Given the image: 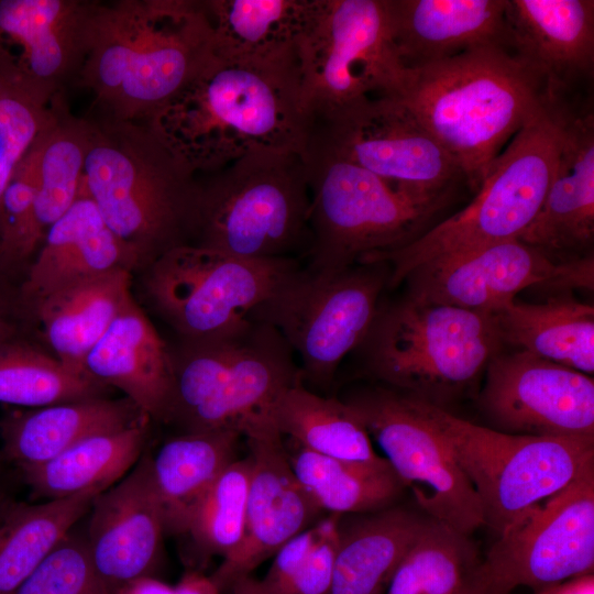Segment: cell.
<instances>
[{"label":"cell","mask_w":594,"mask_h":594,"mask_svg":"<svg viewBox=\"0 0 594 594\" xmlns=\"http://www.w3.org/2000/svg\"><path fill=\"white\" fill-rule=\"evenodd\" d=\"M508 46L561 96L594 68L593 0H507Z\"/></svg>","instance_id":"cell-23"},{"label":"cell","mask_w":594,"mask_h":594,"mask_svg":"<svg viewBox=\"0 0 594 594\" xmlns=\"http://www.w3.org/2000/svg\"><path fill=\"white\" fill-rule=\"evenodd\" d=\"M88 138L87 118L73 116L64 95H58L54 121L30 148L34 164V211L43 239L78 196Z\"/></svg>","instance_id":"cell-37"},{"label":"cell","mask_w":594,"mask_h":594,"mask_svg":"<svg viewBox=\"0 0 594 594\" xmlns=\"http://www.w3.org/2000/svg\"><path fill=\"white\" fill-rule=\"evenodd\" d=\"M108 389L35 346L26 334L0 342V403L41 408L107 397Z\"/></svg>","instance_id":"cell-38"},{"label":"cell","mask_w":594,"mask_h":594,"mask_svg":"<svg viewBox=\"0 0 594 594\" xmlns=\"http://www.w3.org/2000/svg\"><path fill=\"white\" fill-rule=\"evenodd\" d=\"M480 569V568H479ZM458 594H509L484 580L479 570L474 578Z\"/></svg>","instance_id":"cell-51"},{"label":"cell","mask_w":594,"mask_h":594,"mask_svg":"<svg viewBox=\"0 0 594 594\" xmlns=\"http://www.w3.org/2000/svg\"><path fill=\"white\" fill-rule=\"evenodd\" d=\"M34 198V164L29 150L15 167L0 204V272L18 283L43 241Z\"/></svg>","instance_id":"cell-41"},{"label":"cell","mask_w":594,"mask_h":594,"mask_svg":"<svg viewBox=\"0 0 594 594\" xmlns=\"http://www.w3.org/2000/svg\"><path fill=\"white\" fill-rule=\"evenodd\" d=\"M535 594H594V573L542 586L535 590Z\"/></svg>","instance_id":"cell-47"},{"label":"cell","mask_w":594,"mask_h":594,"mask_svg":"<svg viewBox=\"0 0 594 594\" xmlns=\"http://www.w3.org/2000/svg\"><path fill=\"white\" fill-rule=\"evenodd\" d=\"M14 594H111L98 575L86 538L72 529Z\"/></svg>","instance_id":"cell-43"},{"label":"cell","mask_w":594,"mask_h":594,"mask_svg":"<svg viewBox=\"0 0 594 594\" xmlns=\"http://www.w3.org/2000/svg\"><path fill=\"white\" fill-rule=\"evenodd\" d=\"M569 110L559 96L512 139L495 158L474 199L399 249L363 257L385 263L387 286L395 287L418 266L519 239L538 213L552 179Z\"/></svg>","instance_id":"cell-5"},{"label":"cell","mask_w":594,"mask_h":594,"mask_svg":"<svg viewBox=\"0 0 594 594\" xmlns=\"http://www.w3.org/2000/svg\"><path fill=\"white\" fill-rule=\"evenodd\" d=\"M96 1L0 0V68L52 101L84 64Z\"/></svg>","instance_id":"cell-20"},{"label":"cell","mask_w":594,"mask_h":594,"mask_svg":"<svg viewBox=\"0 0 594 594\" xmlns=\"http://www.w3.org/2000/svg\"><path fill=\"white\" fill-rule=\"evenodd\" d=\"M287 450L290 466L321 512L340 516L367 514L392 506L405 485L389 462H353L324 457L297 443Z\"/></svg>","instance_id":"cell-36"},{"label":"cell","mask_w":594,"mask_h":594,"mask_svg":"<svg viewBox=\"0 0 594 594\" xmlns=\"http://www.w3.org/2000/svg\"><path fill=\"white\" fill-rule=\"evenodd\" d=\"M85 535L92 564L112 594L122 584L152 575L165 532L162 507L153 484L150 455L91 504Z\"/></svg>","instance_id":"cell-21"},{"label":"cell","mask_w":594,"mask_h":594,"mask_svg":"<svg viewBox=\"0 0 594 594\" xmlns=\"http://www.w3.org/2000/svg\"><path fill=\"white\" fill-rule=\"evenodd\" d=\"M503 344L494 315L407 295L380 307L358 349L372 377L443 408L475 383Z\"/></svg>","instance_id":"cell-8"},{"label":"cell","mask_w":594,"mask_h":594,"mask_svg":"<svg viewBox=\"0 0 594 594\" xmlns=\"http://www.w3.org/2000/svg\"><path fill=\"white\" fill-rule=\"evenodd\" d=\"M252 462L250 455L234 460L216 477L193 509L185 534L206 554H232L245 526Z\"/></svg>","instance_id":"cell-40"},{"label":"cell","mask_w":594,"mask_h":594,"mask_svg":"<svg viewBox=\"0 0 594 594\" xmlns=\"http://www.w3.org/2000/svg\"><path fill=\"white\" fill-rule=\"evenodd\" d=\"M395 97L477 191L502 146L546 106L542 80L498 46L405 67Z\"/></svg>","instance_id":"cell-3"},{"label":"cell","mask_w":594,"mask_h":594,"mask_svg":"<svg viewBox=\"0 0 594 594\" xmlns=\"http://www.w3.org/2000/svg\"><path fill=\"white\" fill-rule=\"evenodd\" d=\"M296 51L302 102L312 121L374 94L394 95L405 69L387 0H320Z\"/></svg>","instance_id":"cell-13"},{"label":"cell","mask_w":594,"mask_h":594,"mask_svg":"<svg viewBox=\"0 0 594 594\" xmlns=\"http://www.w3.org/2000/svg\"><path fill=\"white\" fill-rule=\"evenodd\" d=\"M143 123L194 175L264 150L305 156L312 128L297 53L261 62L215 56Z\"/></svg>","instance_id":"cell-1"},{"label":"cell","mask_w":594,"mask_h":594,"mask_svg":"<svg viewBox=\"0 0 594 594\" xmlns=\"http://www.w3.org/2000/svg\"><path fill=\"white\" fill-rule=\"evenodd\" d=\"M100 494L88 491L37 504L0 503V594H14L74 529Z\"/></svg>","instance_id":"cell-34"},{"label":"cell","mask_w":594,"mask_h":594,"mask_svg":"<svg viewBox=\"0 0 594 594\" xmlns=\"http://www.w3.org/2000/svg\"><path fill=\"white\" fill-rule=\"evenodd\" d=\"M130 287L128 271L67 285L26 308L29 326L36 327L53 356L72 371L86 374V356L132 297Z\"/></svg>","instance_id":"cell-27"},{"label":"cell","mask_w":594,"mask_h":594,"mask_svg":"<svg viewBox=\"0 0 594 594\" xmlns=\"http://www.w3.org/2000/svg\"><path fill=\"white\" fill-rule=\"evenodd\" d=\"M202 175L196 176L188 244L254 260L294 257L309 245L302 155L264 150Z\"/></svg>","instance_id":"cell-7"},{"label":"cell","mask_w":594,"mask_h":594,"mask_svg":"<svg viewBox=\"0 0 594 594\" xmlns=\"http://www.w3.org/2000/svg\"><path fill=\"white\" fill-rule=\"evenodd\" d=\"M29 321L21 299L20 284L0 272V342L26 334Z\"/></svg>","instance_id":"cell-46"},{"label":"cell","mask_w":594,"mask_h":594,"mask_svg":"<svg viewBox=\"0 0 594 594\" xmlns=\"http://www.w3.org/2000/svg\"><path fill=\"white\" fill-rule=\"evenodd\" d=\"M593 254L554 261L518 239L435 258L405 280L408 296L465 310L495 315L525 288L541 285L560 294L593 288Z\"/></svg>","instance_id":"cell-17"},{"label":"cell","mask_w":594,"mask_h":594,"mask_svg":"<svg viewBox=\"0 0 594 594\" xmlns=\"http://www.w3.org/2000/svg\"><path fill=\"white\" fill-rule=\"evenodd\" d=\"M310 189L306 270L332 274L410 243L446 204L419 201L315 144L304 156Z\"/></svg>","instance_id":"cell-9"},{"label":"cell","mask_w":594,"mask_h":594,"mask_svg":"<svg viewBox=\"0 0 594 594\" xmlns=\"http://www.w3.org/2000/svg\"><path fill=\"white\" fill-rule=\"evenodd\" d=\"M494 316L503 343L593 375L592 305L562 293L541 304L514 301Z\"/></svg>","instance_id":"cell-32"},{"label":"cell","mask_w":594,"mask_h":594,"mask_svg":"<svg viewBox=\"0 0 594 594\" xmlns=\"http://www.w3.org/2000/svg\"><path fill=\"white\" fill-rule=\"evenodd\" d=\"M215 57L202 0L96 1L74 85L97 116L145 122Z\"/></svg>","instance_id":"cell-2"},{"label":"cell","mask_w":594,"mask_h":594,"mask_svg":"<svg viewBox=\"0 0 594 594\" xmlns=\"http://www.w3.org/2000/svg\"><path fill=\"white\" fill-rule=\"evenodd\" d=\"M339 519L340 515L329 514L318 521V539L295 579L293 594H330Z\"/></svg>","instance_id":"cell-44"},{"label":"cell","mask_w":594,"mask_h":594,"mask_svg":"<svg viewBox=\"0 0 594 594\" xmlns=\"http://www.w3.org/2000/svg\"><path fill=\"white\" fill-rule=\"evenodd\" d=\"M144 420L127 429L88 437L55 458L21 469L37 498L46 501L88 491L103 492L138 463L147 438Z\"/></svg>","instance_id":"cell-33"},{"label":"cell","mask_w":594,"mask_h":594,"mask_svg":"<svg viewBox=\"0 0 594 594\" xmlns=\"http://www.w3.org/2000/svg\"><path fill=\"white\" fill-rule=\"evenodd\" d=\"M299 268L295 257L244 258L183 244L145 267L142 284L180 339H204L244 322Z\"/></svg>","instance_id":"cell-12"},{"label":"cell","mask_w":594,"mask_h":594,"mask_svg":"<svg viewBox=\"0 0 594 594\" xmlns=\"http://www.w3.org/2000/svg\"><path fill=\"white\" fill-rule=\"evenodd\" d=\"M552 260L588 255L594 242V114L566 117L542 205L519 239ZM592 254V253H591Z\"/></svg>","instance_id":"cell-22"},{"label":"cell","mask_w":594,"mask_h":594,"mask_svg":"<svg viewBox=\"0 0 594 594\" xmlns=\"http://www.w3.org/2000/svg\"><path fill=\"white\" fill-rule=\"evenodd\" d=\"M112 594H177L170 586L153 575L141 576L119 586Z\"/></svg>","instance_id":"cell-48"},{"label":"cell","mask_w":594,"mask_h":594,"mask_svg":"<svg viewBox=\"0 0 594 594\" xmlns=\"http://www.w3.org/2000/svg\"><path fill=\"white\" fill-rule=\"evenodd\" d=\"M55 98L40 97L0 68V204L15 167L54 121Z\"/></svg>","instance_id":"cell-42"},{"label":"cell","mask_w":594,"mask_h":594,"mask_svg":"<svg viewBox=\"0 0 594 594\" xmlns=\"http://www.w3.org/2000/svg\"><path fill=\"white\" fill-rule=\"evenodd\" d=\"M594 465L529 508L491 546L479 573L509 593L593 573Z\"/></svg>","instance_id":"cell-16"},{"label":"cell","mask_w":594,"mask_h":594,"mask_svg":"<svg viewBox=\"0 0 594 594\" xmlns=\"http://www.w3.org/2000/svg\"><path fill=\"white\" fill-rule=\"evenodd\" d=\"M270 418L277 431L315 453L353 462H376L371 437L355 410L342 399L324 397L302 382L274 403Z\"/></svg>","instance_id":"cell-35"},{"label":"cell","mask_w":594,"mask_h":594,"mask_svg":"<svg viewBox=\"0 0 594 594\" xmlns=\"http://www.w3.org/2000/svg\"><path fill=\"white\" fill-rule=\"evenodd\" d=\"M318 521L288 540L274 554L267 574L261 580L270 593L293 594L295 579L318 539Z\"/></svg>","instance_id":"cell-45"},{"label":"cell","mask_w":594,"mask_h":594,"mask_svg":"<svg viewBox=\"0 0 594 594\" xmlns=\"http://www.w3.org/2000/svg\"><path fill=\"white\" fill-rule=\"evenodd\" d=\"M150 420L127 397H97L12 413L0 422L2 451L20 469L42 464L79 441Z\"/></svg>","instance_id":"cell-28"},{"label":"cell","mask_w":594,"mask_h":594,"mask_svg":"<svg viewBox=\"0 0 594 594\" xmlns=\"http://www.w3.org/2000/svg\"><path fill=\"white\" fill-rule=\"evenodd\" d=\"M389 276L385 263L332 274L297 270L248 318L274 327L300 361L301 380L323 387L365 340Z\"/></svg>","instance_id":"cell-11"},{"label":"cell","mask_w":594,"mask_h":594,"mask_svg":"<svg viewBox=\"0 0 594 594\" xmlns=\"http://www.w3.org/2000/svg\"><path fill=\"white\" fill-rule=\"evenodd\" d=\"M81 186L143 271L190 238L196 175L143 122L87 117Z\"/></svg>","instance_id":"cell-4"},{"label":"cell","mask_w":594,"mask_h":594,"mask_svg":"<svg viewBox=\"0 0 594 594\" xmlns=\"http://www.w3.org/2000/svg\"><path fill=\"white\" fill-rule=\"evenodd\" d=\"M84 371L121 391L148 419L168 421L174 398L170 348L133 297L88 353Z\"/></svg>","instance_id":"cell-24"},{"label":"cell","mask_w":594,"mask_h":594,"mask_svg":"<svg viewBox=\"0 0 594 594\" xmlns=\"http://www.w3.org/2000/svg\"><path fill=\"white\" fill-rule=\"evenodd\" d=\"M231 594H272L262 584L261 580L251 574L238 579L231 586Z\"/></svg>","instance_id":"cell-50"},{"label":"cell","mask_w":594,"mask_h":594,"mask_svg":"<svg viewBox=\"0 0 594 594\" xmlns=\"http://www.w3.org/2000/svg\"><path fill=\"white\" fill-rule=\"evenodd\" d=\"M174 398L168 421L183 432L243 431L270 418L276 399L302 382L294 352L271 324L248 318L222 334L170 348Z\"/></svg>","instance_id":"cell-6"},{"label":"cell","mask_w":594,"mask_h":594,"mask_svg":"<svg viewBox=\"0 0 594 594\" xmlns=\"http://www.w3.org/2000/svg\"><path fill=\"white\" fill-rule=\"evenodd\" d=\"M243 437L252 462L244 534L210 576L220 592L250 575L322 513L298 482L283 436L271 420L249 427Z\"/></svg>","instance_id":"cell-19"},{"label":"cell","mask_w":594,"mask_h":594,"mask_svg":"<svg viewBox=\"0 0 594 594\" xmlns=\"http://www.w3.org/2000/svg\"><path fill=\"white\" fill-rule=\"evenodd\" d=\"M241 437L233 429L183 432L150 455L165 532L185 534L200 497L222 470L237 460Z\"/></svg>","instance_id":"cell-31"},{"label":"cell","mask_w":594,"mask_h":594,"mask_svg":"<svg viewBox=\"0 0 594 594\" xmlns=\"http://www.w3.org/2000/svg\"><path fill=\"white\" fill-rule=\"evenodd\" d=\"M393 42L405 67L498 46L508 51L507 0H387Z\"/></svg>","instance_id":"cell-25"},{"label":"cell","mask_w":594,"mask_h":594,"mask_svg":"<svg viewBox=\"0 0 594 594\" xmlns=\"http://www.w3.org/2000/svg\"><path fill=\"white\" fill-rule=\"evenodd\" d=\"M360 515L340 516L330 594H383L427 520L392 506Z\"/></svg>","instance_id":"cell-29"},{"label":"cell","mask_w":594,"mask_h":594,"mask_svg":"<svg viewBox=\"0 0 594 594\" xmlns=\"http://www.w3.org/2000/svg\"><path fill=\"white\" fill-rule=\"evenodd\" d=\"M308 144L422 202L447 204L452 188L464 180L455 161L393 96L367 97L315 119Z\"/></svg>","instance_id":"cell-14"},{"label":"cell","mask_w":594,"mask_h":594,"mask_svg":"<svg viewBox=\"0 0 594 594\" xmlns=\"http://www.w3.org/2000/svg\"><path fill=\"white\" fill-rule=\"evenodd\" d=\"M428 517L471 536L484 526L480 498L449 448L410 399L375 388L345 400Z\"/></svg>","instance_id":"cell-15"},{"label":"cell","mask_w":594,"mask_h":594,"mask_svg":"<svg viewBox=\"0 0 594 594\" xmlns=\"http://www.w3.org/2000/svg\"><path fill=\"white\" fill-rule=\"evenodd\" d=\"M177 594H220L221 592L211 578L199 571L189 570L175 585Z\"/></svg>","instance_id":"cell-49"},{"label":"cell","mask_w":594,"mask_h":594,"mask_svg":"<svg viewBox=\"0 0 594 594\" xmlns=\"http://www.w3.org/2000/svg\"><path fill=\"white\" fill-rule=\"evenodd\" d=\"M479 406L495 430L594 439V380L524 350L496 354Z\"/></svg>","instance_id":"cell-18"},{"label":"cell","mask_w":594,"mask_h":594,"mask_svg":"<svg viewBox=\"0 0 594 594\" xmlns=\"http://www.w3.org/2000/svg\"><path fill=\"white\" fill-rule=\"evenodd\" d=\"M135 261L111 231L81 186L69 209L53 223L20 283L26 308L76 282L116 271L132 272Z\"/></svg>","instance_id":"cell-26"},{"label":"cell","mask_w":594,"mask_h":594,"mask_svg":"<svg viewBox=\"0 0 594 594\" xmlns=\"http://www.w3.org/2000/svg\"><path fill=\"white\" fill-rule=\"evenodd\" d=\"M481 563L470 536L427 517L386 594H458L474 578Z\"/></svg>","instance_id":"cell-39"},{"label":"cell","mask_w":594,"mask_h":594,"mask_svg":"<svg viewBox=\"0 0 594 594\" xmlns=\"http://www.w3.org/2000/svg\"><path fill=\"white\" fill-rule=\"evenodd\" d=\"M320 0H202L213 54L231 62L270 61L297 53Z\"/></svg>","instance_id":"cell-30"},{"label":"cell","mask_w":594,"mask_h":594,"mask_svg":"<svg viewBox=\"0 0 594 594\" xmlns=\"http://www.w3.org/2000/svg\"><path fill=\"white\" fill-rule=\"evenodd\" d=\"M407 397L449 448L480 498L484 525L498 536L594 465V439L505 433Z\"/></svg>","instance_id":"cell-10"}]
</instances>
